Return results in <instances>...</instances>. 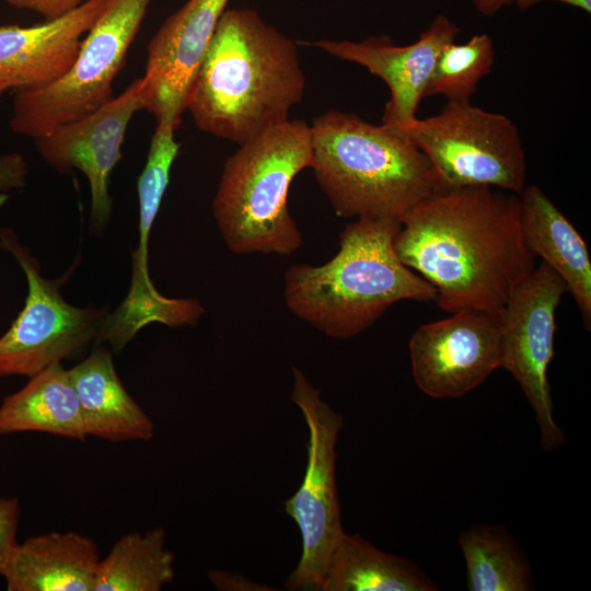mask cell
<instances>
[{
  "mask_svg": "<svg viewBox=\"0 0 591 591\" xmlns=\"http://www.w3.org/2000/svg\"><path fill=\"white\" fill-rule=\"evenodd\" d=\"M399 259L436 289L437 305L501 312L534 269L520 229V197L478 186L437 192L402 221Z\"/></svg>",
  "mask_w": 591,
  "mask_h": 591,
  "instance_id": "obj_1",
  "label": "cell"
},
{
  "mask_svg": "<svg viewBox=\"0 0 591 591\" xmlns=\"http://www.w3.org/2000/svg\"><path fill=\"white\" fill-rule=\"evenodd\" d=\"M297 45L252 9L222 14L186 109L197 127L239 146L289 119L304 94Z\"/></svg>",
  "mask_w": 591,
  "mask_h": 591,
  "instance_id": "obj_2",
  "label": "cell"
},
{
  "mask_svg": "<svg viewBox=\"0 0 591 591\" xmlns=\"http://www.w3.org/2000/svg\"><path fill=\"white\" fill-rule=\"evenodd\" d=\"M401 222L357 218L339 234L326 263L294 264L283 275L287 308L324 335L351 338L399 301H434L436 289L397 256Z\"/></svg>",
  "mask_w": 591,
  "mask_h": 591,
  "instance_id": "obj_3",
  "label": "cell"
},
{
  "mask_svg": "<svg viewBox=\"0 0 591 591\" xmlns=\"http://www.w3.org/2000/svg\"><path fill=\"white\" fill-rule=\"evenodd\" d=\"M311 169L344 218L402 221L440 192L433 169L406 132L328 111L313 119Z\"/></svg>",
  "mask_w": 591,
  "mask_h": 591,
  "instance_id": "obj_4",
  "label": "cell"
},
{
  "mask_svg": "<svg viewBox=\"0 0 591 591\" xmlns=\"http://www.w3.org/2000/svg\"><path fill=\"white\" fill-rule=\"evenodd\" d=\"M312 164L311 128L286 120L240 144L224 163L212 212L234 254L287 256L302 245L290 215L292 181Z\"/></svg>",
  "mask_w": 591,
  "mask_h": 591,
  "instance_id": "obj_5",
  "label": "cell"
},
{
  "mask_svg": "<svg viewBox=\"0 0 591 591\" xmlns=\"http://www.w3.org/2000/svg\"><path fill=\"white\" fill-rule=\"evenodd\" d=\"M151 0H113L82 39L71 66L39 89L15 91L13 132L34 140L109 102Z\"/></svg>",
  "mask_w": 591,
  "mask_h": 591,
  "instance_id": "obj_6",
  "label": "cell"
},
{
  "mask_svg": "<svg viewBox=\"0 0 591 591\" xmlns=\"http://www.w3.org/2000/svg\"><path fill=\"white\" fill-rule=\"evenodd\" d=\"M429 160L440 192L487 186L521 194L526 157L513 121L471 102H448L406 130Z\"/></svg>",
  "mask_w": 591,
  "mask_h": 591,
  "instance_id": "obj_7",
  "label": "cell"
},
{
  "mask_svg": "<svg viewBox=\"0 0 591 591\" xmlns=\"http://www.w3.org/2000/svg\"><path fill=\"white\" fill-rule=\"evenodd\" d=\"M292 402L308 426V463L301 486L283 502L302 538L300 560L286 581L289 590H320L344 535L336 486V444L344 419L322 399L305 374L292 367Z\"/></svg>",
  "mask_w": 591,
  "mask_h": 591,
  "instance_id": "obj_8",
  "label": "cell"
},
{
  "mask_svg": "<svg viewBox=\"0 0 591 591\" xmlns=\"http://www.w3.org/2000/svg\"><path fill=\"white\" fill-rule=\"evenodd\" d=\"M0 248L10 253L27 282L23 309L0 337V378H31L81 354L96 341L107 306L79 308L60 293V282L42 275L38 260L10 228H0Z\"/></svg>",
  "mask_w": 591,
  "mask_h": 591,
  "instance_id": "obj_9",
  "label": "cell"
},
{
  "mask_svg": "<svg viewBox=\"0 0 591 591\" xmlns=\"http://www.w3.org/2000/svg\"><path fill=\"white\" fill-rule=\"evenodd\" d=\"M566 291L563 279L541 260L499 314L500 368L512 375L530 403L540 430V445L547 452L565 441L554 418L547 370L554 358L556 311Z\"/></svg>",
  "mask_w": 591,
  "mask_h": 591,
  "instance_id": "obj_10",
  "label": "cell"
},
{
  "mask_svg": "<svg viewBox=\"0 0 591 591\" xmlns=\"http://www.w3.org/2000/svg\"><path fill=\"white\" fill-rule=\"evenodd\" d=\"M499 312L461 309L420 325L408 344L417 387L433 398H457L501 363Z\"/></svg>",
  "mask_w": 591,
  "mask_h": 591,
  "instance_id": "obj_11",
  "label": "cell"
},
{
  "mask_svg": "<svg viewBox=\"0 0 591 591\" xmlns=\"http://www.w3.org/2000/svg\"><path fill=\"white\" fill-rule=\"evenodd\" d=\"M141 109V78H138L95 112L35 139L38 154L48 165L61 173L76 169L85 175L91 194V235H102L109 222L111 174L121 158L128 125Z\"/></svg>",
  "mask_w": 591,
  "mask_h": 591,
  "instance_id": "obj_12",
  "label": "cell"
},
{
  "mask_svg": "<svg viewBox=\"0 0 591 591\" xmlns=\"http://www.w3.org/2000/svg\"><path fill=\"white\" fill-rule=\"evenodd\" d=\"M229 0H188L151 38L141 77L142 108L177 129L196 72Z\"/></svg>",
  "mask_w": 591,
  "mask_h": 591,
  "instance_id": "obj_13",
  "label": "cell"
},
{
  "mask_svg": "<svg viewBox=\"0 0 591 591\" xmlns=\"http://www.w3.org/2000/svg\"><path fill=\"white\" fill-rule=\"evenodd\" d=\"M460 27L443 14L409 45H396L389 36H371L361 42L318 39L312 42L327 54L364 67L381 78L390 90L382 124L404 132L417 119L420 101L426 97L437 59L454 42Z\"/></svg>",
  "mask_w": 591,
  "mask_h": 591,
  "instance_id": "obj_14",
  "label": "cell"
},
{
  "mask_svg": "<svg viewBox=\"0 0 591 591\" xmlns=\"http://www.w3.org/2000/svg\"><path fill=\"white\" fill-rule=\"evenodd\" d=\"M112 1L85 0L63 15L32 26H0V85L34 90L59 78Z\"/></svg>",
  "mask_w": 591,
  "mask_h": 591,
  "instance_id": "obj_15",
  "label": "cell"
},
{
  "mask_svg": "<svg viewBox=\"0 0 591 591\" xmlns=\"http://www.w3.org/2000/svg\"><path fill=\"white\" fill-rule=\"evenodd\" d=\"M520 197V229L534 257H541L565 282L584 328H591V258L587 243L549 197L535 184Z\"/></svg>",
  "mask_w": 591,
  "mask_h": 591,
  "instance_id": "obj_16",
  "label": "cell"
},
{
  "mask_svg": "<svg viewBox=\"0 0 591 591\" xmlns=\"http://www.w3.org/2000/svg\"><path fill=\"white\" fill-rule=\"evenodd\" d=\"M96 543L77 532H49L19 543L0 575L8 591H93Z\"/></svg>",
  "mask_w": 591,
  "mask_h": 591,
  "instance_id": "obj_17",
  "label": "cell"
},
{
  "mask_svg": "<svg viewBox=\"0 0 591 591\" xmlns=\"http://www.w3.org/2000/svg\"><path fill=\"white\" fill-rule=\"evenodd\" d=\"M68 370L88 437L112 442L153 438L155 425L125 389L111 350L95 347Z\"/></svg>",
  "mask_w": 591,
  "mask_h": 591,
  "instance_id": "obj_18",
  "label": "cell"
},
{
  "mask_svg": "<svg viewBox=\"0 0 591 591\" xmlns=\"http://www.w3.org/2000/svg\"><path fill=\"white\" fill-rule=\"evenodd\" d=\"M0 404V437L44 432L71 440L88 438L69 370L55 363Z\"/></svg>",
  "mask_w": 591,
  "mask_h": 591,
  "instance_id": "obj_19",
  "label": "cell"
},
{
  "mask_svg": "<svg viewBox=\"0 0 591 591\" xmlns=\"http://www.w3.org/2000/svg\"><path fill=\"white\" fill-rule=\"evenodd\" d=\"M439 587L410 559L344 533L321 591H436Z\"/></svg>",
  "mask_w": 591,
  "mask_h": 591,
  "instance_id": "obj_20",
  "label": "cell"
},
{
  "mask_svg": "<svg viewBox=\"0 0 591 591\" xmlns=\"http://www.w3.org/2000/svg\"><path fill=\"white\" fill-rule=\"evenodd\" d=\"M471 591H529L533 572L524 552L503 525L475 524L457 538Z\"/></svg>",
  "mask_w": 591,
  "mask_h": 591,
  "instance_id": "obj_21",
  "label": "cell"
},
{
  "mask_svg": "<svg viewBox=\"0 0 591 591\" xmlns=\"http://www.w3.org/2000/svg\"><path fill=\"white\" fill-rule=\"evenodd\" d=\"M158 526L120 536L100 559L93 591H159L175 576L174 554Z\"/></svg>",
  "mask_w": 591,
  "mask_h": 591,
  "instance_id": "obj_22",
  "label": "cell"
},
{
  "mask_svg": "<svg viewBox=\"0 0 591 591\" xmlns=\"http://www.w3.org/2000/svg\"><path fill=\"white\" fill-rule=\"evenodd\" d=\"M175 128L157 125L151 138L144 167L138 178V246L131 253L132 269L144 273L149 269V239L170 183L173 163L181 144L175 140Z\"/></svg>",
  "mask_w": 591,
  "mask_h": 591,
  "instance_id": "obj_23",
  "label": "cell"
},
{
  "mask_svg": "<svg viewBox=\"0 0 591 591\" xmlns=\"http://www.w3.org/2000/svg\"><path fill=\"white\" fill-rule=\"evenodd\" d=\"M494 61V43L487 34L474 35L462 44L455 40L448 44L437 59L426 96L442 95L448 102H471Z\"/></svg>",
  "mask_w": 591,
  "mask_h": 591,
  "instance_id": "obj_24",
  "label": "cell"
},
{
  "mask_svg": "<svg viewBox=\"0 0 591 591\" xmlns=\"http://www.w3.org/2000/svg\"><path fill=\"white\" fill-rule=\"evenodd\" d=\"M20 517L21 507L16 497L0 498V575L19 544L16 533Z\"/></svg>",
  "mask_w": 591,
  "mask_h": 591,
  "instance_id": "obj_25",
  "label": "cell"
},
{
  "mask_svg": "<svg viewBox=\"0 0 591 591\" xmlns=\"http://www.w3.org/2000/svg\"><path fill=\"white\" fill-rule=\"evenodd\" d=\"M27 174L28 166L23 154L19 152L0 154V193L23 188Z\"/></svg>",
  "mask_w": 591,
  "mask_h": 591,
  "instance_id": "obj_26",
  "label": "cell"
},
{
  "mask_svg": "<svg viewBox=\"0 0 591 591\" xmlns=\"http://www.w3.org/2000/svg\"><path fill=\"white\" fill-rule=\"evenodd\" d=\"M13 8L34 12L45 20H53L78 8L85 0H4Z\"/></svg>",
  "mask_w": 591,
  "mask_h": 591,
  "instance_id": "obj_27",
  "label": "cell"
},
{
  "mask_svg": "<svg viewBox=\"0 0 591 591\" xmlns=\"http://www.w3.org/2000/svg\"><path fill=\"white\" fill-rule=\"evenodd\" d=\"M208 577L212 586L223 591H268L275 590L246 577L224 570H210Z\"/></svg>",
  "mask_w": 591,
  "mask_h": 591,
  "instance_id": "obj_28",
  "label": "cell"
},
{
  "mask_svg": "<svg viewBox=\"0 0 591 591\" xmlns=\"http://www.w3.org/2000/svg\"><path fill=\"white\" fill-rule=\"evenodd\" d=\"M543 1H557L568 5H572L575 8H579L587 13L591 12V0H515L514 3L521 11H526Z\"/></svg>",
  "mask_w": 591,
  "mask_h": 591,
  "instance_id": "obj_29",
  "label": "cell"
},
{
  "mask_svg": "<svg viewBox=\"0 0 591 591\" xmlns=\"http://www.w3.org/2000/svg\"><path fill=\"white\" fill-rule=\"evenodd\" d=\"M472 2L480 14L491 16L503 7L513 4L515 0H472Z\"/></svg>",
  "mask_w": 591,
  "mask_h": 591,
  "instance_id": "obj_30",
  "label": "cell"
},
{
  "mask_svg": "<svg viewBox=\"0 0 591 591\" xmlns=\"http://www.w3.org/2000/svg\"><path fill=\"white\" fill-rule=\"evenodd\" d=\"M5 91H7V89H5L4 86H1V85H0V94H2V93L5 92Z\"/></svg>",
  "mask_w": 591,
  "mask_h": 591,
  "instance_id": "obj_31",
  "label": "cell"
}]
</instances>
